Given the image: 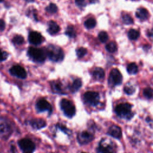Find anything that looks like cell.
<instances>
[{
	"instance_id": "6da1fadb",
	"label": "cell",
	"mask_w": 153,
	"mask_h": 153,
	"mask_svg": "<svg viewBox=\"0 0 153 153\" xmlns=\"http://www.w3.org/2000/svg\"><path fill=\"white\" fill-rule=\"evenodd\" d=\"M132 105L128 103H123L118 104L115 108V112L117 115L121 118L130 120L133 117V113L131 112Z\"/></svg>"
},
{
	"instance_id": "7a4b0ae2",
	"label": "cell",
	"mask_w": 153,
	"mask_h": 153,
	"mask_svg": "<svg viewBox=\"0 0 153 153\" xmlns=\"http://www.w3.org/2000/svg\"><path fill=\"white\" fill-rule=\"evenodd\" d=\"M46 54L48 58L54 62L61 61L64 57L63 50L56 45H50L46 51Z\"/></svg>"
},
{
	"instance_id": "3957f363",
	"label": "cell",
	"mask_w": 153,
	"mask_h": 153,
	"mask_svg": "<svg viewBox=\"0 0 153 153\" xmlns=\"http://www.w3.org/2000/svg\"><path fill=\"white\" fill-rule=\"evenodd\" d=\"M98 153H115L116 148L114 143L106 139H102L97 148Z\"/></svg>"
},
{
	"instance_id": "277c9868",
	"label": "cell",
	"mask_w": 153,
	"mask_h": 153,
	"mask_svg": "<svg viewBox=\"0 0 153 153\" xmlns=\"http://www.w3.org/2000/svg\"><path fill=\"white\" fill-rule=\"evenodd\" d=\"M60 108L64 114L68 118L73 117L76 113V109L74 103L68 99H63L60 103Z\"/></svg>"
},
{
	"instance_id": "5b68a950",
	"label": "cell",
	"mask_w": 153,
	"mask_h": 153,
	"mask_svg": "<svg viewBox=\"0 0 153 153\" xmlns=\"http://www.w3.org/2000/svg\"><path fill=\"white\" fill-rule=\"evenodd\" d=\"M27 53L29 56L36 62H43L47 56L46 51L42 48L30 47Z\"/></svg>"
},
{
	"instance_id": "8992f818",
	"label": "cell",
	"mask_w": 153,
	"mask_h": 153,
	"mask_svg": "<svg viewBox=\"0 0 153 153\" xmlns=\"http://www.w3.org/2000/svg\"><path fill=\"white\" fill-rule=\"evenodd\" d=\"M18 144L23 153H33L35 149V143L29 139H22L19 141Z\"/></svg>"
},
{
	"instance_id": "52a82bcc",
	"label": "cell",
	"mask_w": 153,
	"mask_h": 153,
	"mask_svg": "<svg viewBox=\"0 0 153 153\" xmlns=\"http://www.w3.org/2000/svg\"><path fill=\"white\" fill-rule=\"evenodd\" d=\"M83 99L86 103L95 106L99 103L100 97L99 93L97 92L87 91L84 94Z\"/></svg>"
},
{
	"instance_id": "ba28073f",
	"label": "cell",
	"mask_w": 153,
	"mask_h": 153,
	"mask_svg": "<svg viewBox=\"0 0 153 153\" xmlns=\"http://www.w3.org/2000/svg\"><path fill=\"white\" fill-rule=\"evenodd\" d=\"M123 77L120 72L117 69H112L109 74V84L111 85H117L122 82Z\"/></svg>"
},
{
	"instance_id": "9c48e42d",
	"label": "cell",
	"mask_w": 153,
	"mask_h": 153,
	"mask_svg": "<svg viewBox=\"0 0 153 153\" xmlns=\"http://www.w3.org/2000/svg\"><path fill=\"white\" fill-rule=\"evenodd\" d=\"M76 138L80 145H84L91 142L94 139V135L88 131H82L78 133Z\"/></svg>"
},
{
	"instance_id": "30bf717a",
	"label": "cell",
	"mask_w": 153,
	"mask_h": 153,
	"mask_svg": "<svg viewBox=\"0 0 153 153\" xmlns=\"http://www.w3.org/2000/svg\"><path fill=\"white\" fill-rule=\"evenodd\" d=\"M36 108L38 112H44L47 111L50 115L52 112V107L51 104L45 99H39L36 104Z\"/></svg>"
},
{
	"instance_id": "8fae6325",
	"label": "cell",
	"mask_w": 153,
	"mask_h": 153,
	"mask_svg": "<svg viewBox=\"0 0 153 153\" xmlns=\"http://www.w3.org/2000/svg\"><path fill=\"white\" fill-rule=\"evenodd\" d=\"M10 72L11 75L21 79H25L27 76L25 69L19 65H16L11 68Z\"/></svg>"
},
{
	"instance_id": "7c38bea8",
	"label": "cell",
	"mask_w": 153,
	"mask_h": 153,
	"mask_svg": "<svg viewBox=\"0 0 153 153\" xmlns=\"http://www.w3.org/2000/svg\"><path fill=\"white\" fill-rule=\"evenodd\" d=\"M28 40L29 42L33 45H39L43 41V37L39 32L33 31L29 33L28 36Z\"/></svg>"
},
{
	"instance_id": "4fadbf2b",
	"label": "cell",
	"mask_w": 153,
	"mask_h": 153,
	"mask_svg": "<svg viewBox=\"0 0 153 153\" xmlns=\"http://www.w3.org/2000/svg\"><path fill=\"white\" fill-rule=\"evenodd\" d=\"M107 134L114 138L120 139L122 137V130L118 126L113 124L109 128Z\"/></svg>"
},
{
	"instance_id": "5bb4252c",
	"label": "cell",
	"mask_w": 153,
	"mask_h": 153,
	"mask_svg": "<svg viewBox=\"0 0 153 153\" xmlns=\"http://www.w3.org/2000/svg\"><path fill=\"white\" fill-rule=\"evenodd\" d=\"M30 125L33 128L39 130L45 127L47 125L46 122L41 118H35L29 121Z\"/></svg>"
},
{
	"instance_id": "9a60e30c",
	"label": "cell",
	"mask_w": 153,
	"mask_h": 153,
	"mask_svg": "<svg viewBox=\"0 0 153 153\" xmlns=\"http://www.w3.org/2000/svg\"><path fill=\"white\" fill-rule=\"evenodd\" d=\"M60 30L59 26L54 21H50L48 23V32L51 35L57 33Z\"/></svg>"
},
{
	"instance_id": "2e32d148",
	"label": "cell",
	"mask_w": 153,
	"mask_h": 153,
	"mask_svg": "<svg viewBox=\"0 0 153 153\" xmlns=\"http://www.w3.org/2000/svg\"><path fill=\"white\" fill-rule=\"evenodd\" d=\"M148 11H147L146 9L144 8H139L136 13V16L137 18L141 19V20H146L148 17Z\"/></svg>"
},
{
	"instance_id": "e0dca14e",
	"label": "cell",
	"mask_w": 153,
	"mask_h": 153,
	"mask_svg": "<svg viewBox=\"0 0 153 153\" xmlns=\"http://www.w3.org/2000/svg\"><path fill=\"white\" fill-rule=\"evenodd\" d=\"M93 76L96 79H100L105 76V71L101 68H96L93 72Z\"/></svg>"
},
{
	"instance_id": "ac0fdd59",
	"label": "cell",
	"mask_w": 153,
	"mask_h": 153,
	"mask_svg": "<svg viewBox=\"0 0 153 153\" xmlns=\"http://www.w3.org/2000/svg\"><path fill=\"white\" fill-rule=\"evenodd\" d=\"M81 85H82L81 81L79 79H76L74 80L72 84L70 86L69 88H70V90L72 93H74V92L78 91L80 88Z\"/></svg>"
},
{
	"instance_id": "d6986e66",
	"label": "cell",
	"mask_w": 153,
	"mask_h": 153,
	"mask_svg": "<svg viewBox=\"0 0 153 153\" xmlns=\"http://www.w3.org/2000/svg\"><path fill=\"white\" fill-rule=\"evenodd\" d=\"M51 88H52V90L56 93H60V94H63V89L62 87V85L61 83L56 81L54 82L53 81L51 84Z\"/></svg>"
},
{
	"instance_id": "ffe728a7",
	"label": "cell",
	"mask_w": 153,
	"mask_h": 153,
	"mask_svg": "<svg viewBox=\"0 0 153 153\" xmlns=\"http://www.w3.org/2000/svg\"><path fill=\"white\" fill-rule=\"evenodd\" d=\"M127 70L128 74L131 75L136 74L138 72V68L135 63H131L128 65Z\"/></svg>"
},
{
	"instance_id": "44dd1931",
	"label": "cell",
	"mask_w": 153,
	"mask_h": 153,
	"mask_svg": "<svg viewBox=\"0 0 153 153\" xmlns=\"http://www.w3.org/2000/svg\"><path fill=\"white\" fill-rule=\"evenodd\" d=\"M139 31H137L136 29H131L130 30H129L128 32V37L131 40H135L137 39L139 36Z\"/></svg>"
},
{
	"instance_id": "7402d4cb",
	"label": "cell",
	"mask_w": 153,
	"mask_h": 153,
	"mask_svg": "<svg viewBox=\"0 0 153 153\" xmlns=\"http://www.w3.org/2000/svg\"><path fill=\"white\" fill-rule=\"evenodd\" d=\"M96 25V22L93 18H90L87 20H85V22H84V25L85 27L87 29H92L95 27Z\"/></svg>"
},
{
	"instance_id": "603a6c76",
	"label": "cell",
	"mask_w": 153,
	"mask_h": 153,
	"mask_svg": "<svg viewBox=\"0 0 153 153\" xmlns=\"http://www.w3.org/2000/svg\"><path fill=\"white\" fill-rule=\"evenodd\" d=\"M65 33H66L68 36H69L70 38H74V37L76 36V35L75 29H74V27L72 26H69L66 28Z\"/></svg>"
},
{
	"instance_id": "cb8c5ba5",
	"label": "cell",
	"mask_w": 153,
	"mask_h": 153,
	"mask_svg": "<svg viewBox=\"0 0 153 153\" xmlns=\"http://www.w3.org/2000/svg\"><path fill=\"white\" fill-rule=\"evenodd\" d=\"M106 49L109 53L115 52L117 50V44L114 42H111L106 45Z\"/></svg>"
},
{
	"instance_id": "d4e9b609",
	"label": "cell",
	"mask_w": 153,
	"mask_h": 153,
	"mask_svg": "<svg viewBox=\"0 0 153 153\" xmlns=\"http://www.w3.org/2000/svg\"><path fill=\"white\" fill-rule=\"evenodd\" d=\"M45 10L49 13H51V14L56 13L57 11V7L56 6V4L51 3V4H50L49 5H48L46 7Z\"/></svg>"
},
{
	"instance_id": "484cf974",
	"label": "cell",
	"mask_w": 153,
	"mask_h": 153,
	"mask_svg": "<svg viewBox=\"0 0 153 153\" xmlns=\"http://www.w3.org/2000/svg\"><path fill=\"white\" fill-rule=\"evenodd\" d=\"M98 38L100 42H105L108 39V35L106 32L102 31L99 33Z\"/></svg>"
},
{
	"instance_id": "4316f807",
	"label": "cell",
	"mask_w": 153,
	"mask_h": 153,
	"mask_svg": "<svg viewBox=\"0 0 153 153\" xmlns=\"http://www.w3.org/2000/svg\"><path fill=\"white\" fill-rule=\"evenodd\" d=\"M13 42L16 45H21L24 42V38L21 35H16L13 38Z\"/></svg>"
},
{
	"instance_id": "83f0119b",
	"label": "cell",
	"mask_w": 153,
	"mask_h": 153,
	"mask_svg": "<svg viewBox=\"0 0 153 153\" xmlns=\"http://www.w3.org/2000/svg\"><path fill=\"white\" fill-rule=\"evenodd\" d=\"M123 21L126 25H130V24H132L133 23V19L129 14H126L123 16Z\"/></svg>"
},
{
	"instance_id": "f1b7e54d",
	"label": "cell",
	"mask_w": 153,
	"mask_h": 153,
	"mask_svg": "<svg viewBox=\"0 0 153 153\" xmlns=\"http://www.w3.org/2000/svg\"><path fill=\"white\" fill-rule=\"evenodd\" d=\"M143 95L148 99H151L152 97V90L149 87L145 88L143 90Z\"/></svg>"
},
{
	"instance_id": "f546056e",
	"label": "cell",
	"mask_w": 153,
	"mask_h": 153,
	"mask_svg": "<svg viewBox=\"0 0 153 153\" xmlns=\"http://www.w3.org/2000/svg\"><path fill=\"white\" fill-rule=\"evenodd\" d=\"M87 51V49L83 47H81L76 50V55L78 57H82L85 55Z\"/></svg>"
},
{
	"instance_id": "4dcf8cb0",
	"label": "cell",
	"mask_w": 153,
	"mask_h": 153,
	"mask_svg": "<svg viewBox=\"0 0 153 153\" xmlns=\"http://www.w3.org/2000/svg\"><path fill=\"white\" fill-rule=\"evenodd\" d=\"M134 88L131 85H126L124 88V92L128 95L132 94L134 92Z\"/></svg>"
},
{
	"instance_id": "1f68e13d",
	"label": "cell",
	"mask_w": 153,
	"mask_h": 153,
	"mask_svg": "<svg viewBox=\"0 0 153 153\" xmlns=\"http://www.w3.org/2000/svg\"><path fill=\"white\" fill-rule=\"evenodd\" d=\"M57 127H58V128L59 129H60L62 131H63L66 134H69V135L71 134V131L69 128H68L66 126H65L64 125L60 124H57Z\"/></svg>"
},
{
	"instance_id": "d6a6232c",
	"label": "cell",
	"mask_w": 153,
	"mask_h": 153,
	"mask_svg": "<svg viewBox=\"0 0 153 153\" xmlns=\"http://www.w3.org/2000/svg\"><path fill=\"white\" fill-rule=\"evenodd\" d=\"M8 57V53L5 51H1L0 49V61L5 60Z\"/></svg>"
},
{
	"instance_id": "836d02e7",
	"label": "cell",
	"mask_w": 153,
	"mask_h": 153,
	"mask_svg": "<svg viewBox=\"0 0 153 153\" xmlns=\"http://www.w3.org/2000/svg\"><path fill=\"white\" fill-rule=\"evenodd\" d=\"M75 3L79 7H84L86 5L85 0H75Z\"/></svg>"
},
{
	"instance_id": "e575fe53",
	"label": "cell",
	"mask_w": 153,
	"mask_h": 153,
	"mask_svg": "<svg viewBox=\"0 0 153 153\" xmlns=\"http://www.w3.org/2000/svg\"><path fill=\"white\" fill-rule=\"evenodd\" d=\"M5 22L2 20H0V32H2L5 29Z\"/></svg>"
},
{
	"instance_id": "d590c367",
	"label": "cell",
	"mask_w": 153,
	"mask_h": 153,
	"mask_svg": "<svg viewBox=\"0 0 153 153\" xmlns=\"http://www.w3.org/2000/svg\"><path fill=\"white\" fill-rule=\"evenodd\" d=\"M91 3H95L98 1V0H89Z\"/></svg>"
},
{
	"instance_id": "8d00e7d4",
	"label": "cell",
	"mask_w": 153,
	"mask_h": 153,
	"mask_svg": "<svg viewBox=\"0 0 153 153\" xmlns=\"http://www.w3.org/2000/svg\"><path fill=\"white\" fill-rule=\"evenodd\" d=\"M26 1H27V2H33L34 0H26Z\"/></svg>"
},
{
	"instance_id": "74e56055",
	"label": "cell",
	"mask_w": 153,
	"mask_h": 153,
	"mask_svg": "<svg viewBox=\"0 0 153 153\" xmlns=\"http://www.w3.org/2000/svg\"><path fill=\"white\" fill-rule=\"evenodd\" d=\"M2 1H4V0H0V2H2Z\"/></svg>"
},
{
	"instance_id": "f35d334b",
	"label": "cell",
	"mask_w": 153,
	"mask_h": 153,
	"mask_svg": "<svg viewBox=\"0 0 153 153\" xmlns=\"http://www.w3.org/2000/svg\"><path fill=\"white\" fill-rule=\"evenodd\" d=\"M81 153H87V152H81Z\"/></svg>"
}]
</instances>
